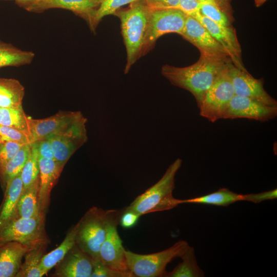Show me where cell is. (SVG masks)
<instances>
[{
	"mask_svg": "<svg viewBox=\"0 0 277 277\" xmlns=\"http://www.w3.org/2000/svg\"><path fill=\"white\" fill-rule=\"evenodd\" d=\"M230 62L229 58L200 54L196 62L187 67L164 65L162 74L172 85L190 92L198 107L207 91Z\"/></svg>",
	"mask_w": 277,
	"mask_h": 277,
	"instance_id": "1",
	"label": "cell"
},
{
	"mask_svg": "<svg viewBox=\"0 0 277 277\" xmlns=\"http://www.w3.org/2000/svg\"><path fill=\"white\" fill-rule=\"evenodd\" d=\"M130 6L118 9L114 15L120 18L121 29L127 52L125 73L142 54L148 29L150 8L145 0H140Z\"/></svg>",
	"mask_w": 277,
	"mask_h": 277,
	"instance_id": "2",
	"label": "cell"
},
{
	"mask_svg": "<svg viewBox=\"0 0 277 277\" xmlns=\"http://www.w3.org/2000/svg\"><path fill=\"white\" fill-rule=\"evenodd\" d=\"M182 164L181 159L175 160L155 184L137 196L126 208L142 216L150 213L172 209L182 204V200L177 199L173 196L175 176Z\"/></svg>",
	"mask_w": 277,
	"mask_h": 277,
	"instance_id": "3",
	"label": "cell"
},
{
	"mask_svg": "<svg viewBox=\"0 0 277 277\" xmlns=\"http://www.w3.org/2000/svg\"><path fill=\"white\" fill-rule=\"evenodd\" d=\"M189 245L179 241L169 248L150 254H139L126 251L128 269L132 277H165L167 265L181 258Z\"/></svg>",
	"mask_w": 277,
	"mask_h": 277,
	"instance_id": "4",
	"label": "cell"
},
{
	"mask_svg": "<svg viewBox=\"0 0 277 277\" xmlns=\"http://www.w3.org/2000/svg\"><path fill=\"white\" fill-rule=\"evenodd\" d=\"M107 211L94 206L76 224L75 245L90 258L100 261V250L107 226Z\"/></svg>",
	"mask_w": 277,
	"mask_h": 277,
	"instance_id": "5",
	"label": "cell"
},
{
	"mask_svg": "<svg viewBox=\"0 0 277 277\" xmlns=\"http://www.w3.org/2000/svg\"><path fill=\"white\" fill-rule=\"evenodd\" d=\"M231 62L219 74L198 107L200 116L212 123L223 118L229 102L235 95L229 70Z\"/></svg>",
	"mask_w": 277,
	"mask_h": 277,
	"instance_id": "6",
	"label": "cell"
},
{
	"mask_svg": "<svg viewBox=\"0 0 277 277\" xmlns=\"http://www.w3.org/2000/svg\"><path fill=\"white\" fill-rule=\"evenodd\" d=\"M45 212L31 218H17L0 229V243L15 241L30 248L44 243H50L46 232Z\"/></svg>",
	"mask_w": 277,
	"mask_h": 277,
	"instance_id": "7",
	"label": "cell"
},
{
	"mask_svg": "<svg viewBox=\"0 0 277 277\" xmlns=\"http://www.w3.org/2000/svg\"><path fill=\"white\" fill-rule=\"evenodd\" d=\"M87 118L83 116L45 137L49 140L54 160L62 170L73 154L87 142Z\"/></svg>",
	"mask_w": 277,
	"mask_h": 277,
	"instance_id": "8",
	"label": "cell"
},
{
	"mask_svg": "<svg viewBox=\"0 0 277 277\" xmlns=\"http://www.w3.org/2000/svg\"><path fill=\"white\" fill-rule=\"evenodd\" d=\"M107 211V231L100 250V261L112 269L131 274L127 265L126 250L117 231L122 211L110 209Z\"/></svg>",
	"mask_w": 277,
	"mask_h": 277,
	"instance_id": "9",
	"label": "cell"
},
{
	"mask_svg": "<svg viewBox=\"0 0 277 277\" xmlns=\"http://www.w3.org/2000/svg\"><path fill=\"white\" fill-rule=\"evenodd\" d=\"M142 54L161 36L168 33L181 35L187 15L178 8L151 9Z\"/></svg>",
	"mask_w": 277,
	"mask_h": 277,
	"instance_id": "10",
	"label": "cell"
},
{
	"mask_svg": "<svg viewBox=\"0 0 277 277\" xmlns=\"http://www.w3.org/2000/svg\"><path fill=\"white\" fill-rule=\"evenodd\" d=\"M229 70L235 95L277 107L276 101L264 89L262 79L255 78L247 70L237 68L232 62L229 64Z\"/></svg>",
	"mask_w": 277,
	"mask_h": 277,
	"instance_id": "11",
	"label": "cell"
},
{
	"mask_svg": "<svg viewBox=\"0 0 277 277\" xmlns=\"http://www.w3.org/2000/svg\"><path fill=\"white\" fill-rule=\"evenodd\" d=\"M181 35L195 46L201 54L230 58L226 50L207 29L192 16L187 15Z\"/></svg>",
	"mask_w": 277,
	"mask_h": 277,
	"instance_id": "12",
	"label": "cell"
},
{
	"mask_svg": "<svg viewBox=\"0 0 277 277\" xmlns=\"http://www.w3.org/2000/svg\"><path fill=\"white\" fill-rule=\"evenodd\" d=\"M276 115L277 107L235 95L229 102L223 119L246 118L264 122L274 119Z\"/></svg>",
	"mask_w": 277,
	"mask_h": 277,
	"instance_id": "13",
	"label": "cell"
},
{
	"mask_svg": "<svg viewBox=\"0 0 277 277\" xmlns=\"http://www.w3.org/2000/svg\"><path fill=\"white\" fill-rule=\"evenodd\" d=\"M192 16L205 27L226 50L234 66L242 70H247L242 62V50L234 28L218 24L202 15L199 12Z\"/></svg>",
	"mask_w": 277,
	"mask_h": 277,
	"instance_id": "14",
	"label": "cell"
},
{
	"mask_svg": "<svg viewBox=\"0 0 277 277\" xmlns=\"http://www.w3.org/2000/svg\"><path fill=\"white\" fill-rule=\"evenodd\" d=\"M80 111H60L55 114L42 119L28 117L31 144L43 139L83 117Z\"/></svg>",
	"mask_w": 277,
	"mask_h": 277,
	"instance_id": "15",
	"label": "cell"
},
{
	"mask_svg": "<svg viewBox=\"0 0 277 277\" xmlns=\"http://www.w3.org/2000/svg\"><path fill=\"white\" fill-rule=\"evenodd\" d=\"M102 0H35L23 7L27 11L40 12L52 8L70 10L89 23Z\"/></svg>",
	"mask_w": 277,
	"mask_h": 277,
	"instance_id": "16",
	"label": "cell"
},
{
	"mask_svg": "<svg viewBox=\"0 0 277 277\" xmlns=\"http://www.w3.org/2000/svg\"><path fill=\"white\" fill-rule=\"evenodd\" d=\"M54 277H90L92 259L75 244L55 266Z\"/></svg>",
	"mask_w": 277,
	"mask_h": 277,
	"instance_id": "17",
	"label": "cell"
},
{
	"mask_svg": "<svg viewBox=\"0 0 277 277\" xmlns=\"http://www.w3.org/2000/svg\"><path fill=\"white\" fill-rule=\"evenodd\" d=\"M39 186L38 200L41 212H47L50 202L51 192L62 169L55 160L38 156Z\"/></svg>",
	"mask_w": 277,
	"mask_h": 277,
	"instance_id": "18",
	"label": "cell"
},
{
	"mask_svg": "<svg viewBox=\"0 0 277 277\" xmlns=\"http://www.w3.org/2000/svg\"><path fill=\"white\" fill-rule=\"evenodd\" d=\"M29 249L15 241L0 243V277H16L22 259Z\"/></svg>",
	"mask_w": 277,
	"mask_h": 277,
	"instance_id": "19",
	"label": "cell"
},
{
	"mask_svg": "<svg viewBox=\"0 0 277 277\" xmlns=\"http://www.w3.org/2000/svg\"><path fill=\"white\" fill-rule=\"evenodd\" d=\"M23 190L20 174L6 185L4 197L0 206V229L16 219L17 206Z\"/></svg>",
	"mask_w": 277,
	"mask_h": 277,
	"instance_id": "20",
	"label": "cell"
},
{
	"mask_svg": "<svg viewBox=\"0 0 277 277\" xmlns=\"http://www.w3.org/2000/svg\"><path fill=\"white\" fill-rule=\"evenodd\" d=\"M25 89L14 78H0V107H22Z\"/></svg>",
	"mask_w": 277,
	"mask_h": 277,
	"instance_id": "21",
	"label": "cell"
},
{
	"mask_svg": "<svg viewBox=\"0 0 277 277\" xmlns=\"http://www.w3.org/2000/svg\"><path fill=\"white\" fill-rule=\"evenodd\" d=\"M76 231V224L68 230L64 240L57 247L43 255L40 268L44 275L54 267L75 244Z\"/></svg>",
	"mask_w": 277,
	"mask_h": 277,
	"instance_id": "22",
	"label": "cell"
},
{
	"mask_svg": "<svg viewBox=\"0 0 277 277\" xmlns=\"http://www.w3.org/2000/svg\"><path fill=\"white\" fill-rule=\"evenodd\" d=\"M38 186L39 179L28 188L23 189L17 206L16 219L33 217L43 212L39 208Z\"/></svg>",
	"mask_w": 277,
	"mask_h": 277,
	"instance_id": "23",
	"label": "cell"
},
{
	"mask_svg": "<svg viewBox=\"0 0 277 277\" xmlns=\"http://www.w3.org/2000/svg\"><path fill=\"white\" fill-rule=\"evenodd\" d=\"M48 243H44L30 248L25 253V261L16 277H42L44 274L40 268L42 257Z\"/></svg>",
	"mask_w": 277,
	"mask_h": 277,
	"instance_id": "24",
	"label": "cell"
},
{
	"mask_svg": "<svg viewBox=\"0 0 277 277\" xmlns=\"http://www.w3.org/2000/svg\"><path fill=\"white\" fill-rule=\"evenodd\" d=\"M34 56L32 51L21 50L0 39V68L29 64Z\"/></svg>",
	"mask_w": 277,
	"mask_h": 277,
	"instance_id": "25",
	"label": "cell"
},
{
	"mask_svg": "<svg viewBox=\"0 0 277 277\" xmlns=\"http://www.w3.org/2000/svg\"><path fill=\"white\" fill-rule=\"evenodd\" d=\"M31 151V144L23 145L14 156L0 168V180L4 188L19 174Z\"/></svg>",
	"mask_w": 277,
	"mask_h": 277,
	"instance_id": "26",
	"label": "cell"
},
{
	"mask_svg": "<svg viewBox=\"0 0 277 277\" xmlns=\"http://www.w3.org/2000/svg\"><path fill=\"white\" fill-rule=\"evenodd\" d=\"M242 201H243V194L233 192L228 188H222L206 195L182 200V204H204L218 206H227L236 202Z\"/></svg>",
	"mask_w": 277,
	"mask_h": 277,
	"instance_id": "27",
	"label": "cell"
},
{
	"mask_svg": "<svg viewBox=\"0 0 277 277\" xmlns=\"http://www.w3.org/2000/svg\"><path fill=\"white\" fill-rule=\"evenodd\" d=\"M182 261L172 271L166 272L165 277H201L204 272L198 266L193 247L189 246L181 256Z\"/></svg>",
	"mask_w": 277,
	"mask_h": 277,
	"instance_id": "28",
	"label": "cell"
},
{
	"mask_svg": "<svg viewBox=\"0 0 277 277\" xmlns=\"http://www.w3.org/2000/svg\"><path fill=\"white\" fill-rule=\"evenodd\" d=\"M0 125L13 128L27 135L30 140L28 117L26 115L23 106L0 107Z\"/></svg>",
	"mask_w": 277,
	"mask_h": 277,
	"instance_id": "29",
	"label": "cell"
},
{
	"mask_svg": "<svg viewBox=\"0 0 277 277\" xmlns=\"http://www.w3.org/2000/svg\"><path fill=\"white\" fill-rule=\"evenodd\" d=\"M140 0H102L88 23L94 31L99 22L105 16L114 14L121 7Z\"/></svg>",
	"mask_w": 277,
	"mask_h": 277,
	"instance_id": "30",
	"label": "cell"
},
{
	"mask_svg": "<svg viewBox=\"0 0 277 277\" xmlns=\"http://www.w3.org/2000/svg\"><path fill=\"white\" fill-rule=\"evenodd\" d=\"M31 145L30 154L20 173L24 190L28 188L39 179L38 155L34 147Z\"/></svg>",
	"mask_w": 277,
	"mask_h": 277,
	"instance_id": "31",
	"label": "cell"
},
{
	"mask_svg": "<svg viewBox=\"0 0 277 277\" xmlns=\"http://www.w3.org/2000/svg\"><path fill=\"white\" fill-rule=\"evenodd\" d=\"M199 12L218 24L231 26L229 17L216 2L201 3Z\"/></svg>",
	"mask_w": 277,
	"mask_h": 277,
	"instance_id": "32",
	"label": "cell"
},
{
	"mask_svg": "<svg viewBox=\"0 0 277 277\" xmlns=\"http://www.w3.org/2000/svg\"><path fill=\"white\" fill-rule=\"evenodd\" d=\"M92 266L90 277H132L131 274L112 269L99 260H92Z\"/></svg>",
	"mask_w": 277,
	"mask_h": 277,
	"instance_id": "33",
	"label": "cell"
},
{
	"mask_svg": "<svg viewBox=\"0 0 277 277\" xmlns=\"http://www.w3.org/2000/svg\"><path fill=\"white\" fill-rule=\"evenodd\" d=\"M0 141L13 142L21 144H31L30 138L10 127L0 125Z\"/></svg>",
	"mask_w": 277,
	"mask_h": 277,
	"instance_id": "34",
	"label": "cell"
},
{
	"mask_svg": "<svg viewBox=\"0 0 277 277\" xmlns=\"http://www.w3.org/2000/svg\"><path fill=\"white\" fill-rule=\"evenodd\" d=\"M23 145L13 142L0 141V168L14 156Z\"/></svg>",
	"mask_w": 277,
	"mask_h": 277,
	"instance_id": "35",
	"label": "cell"
},
{
	"mask_svg": "<svg viewBox=\"0 0 277 277\" xmlns=\"http://www.w3.org/2000/svg\"><path fill=\"white\" fill-rule=\"evenodd\" d=\"M141 216L136 212L126 208L121 211L119 224L125 229L134 227Z\"/></svg>",
	"mask_w": 277,
	"mask_h": 277,
	"instance_id": "36",
	"label": "cell"
},
{
	"mask_svg": "<svg viewBox=\"0 0 277 277\" xmlns=\"http://www.w3.org/2000/svg\"><path fill=\"white\" fill-rule=\"evenodd\" d=\"M37 152L39 157H43L54 160L53 152L49 140L45 138L31 144Z\"/></svg>",
	"mask_w": 277,
	"mask_h": 277,
	"instance_id": "37",
	"label": "cell"
},
{
	"mask_svg": "<svg viewBox=\"0 0 277 277\" xmlns=\"http://www.w3.org/2000/svg\"><path fill=\"white\" fill-rule=\"evenodd\" d=\"M276 197V189L260 193L243 194V201L254 203H259L266 200H273Z\"/></svg>",
	"mask_w": 277,
	"mask_h": 277,
	"instance_id": "38",
	"label": "cell"
},
{
	"mask_svg": "<svg viewBox=\"0 0 277 277\" xmlns=\"http://www.w3.org/2000/svg\"><path fill=\"white\" fill-rule=\"evenodd\" d=\"M201 4L197 0H180L177 8L186 14L192 16L199 12Z\"/></svg>",
	"mask_w": 277,
	"mask_h": 277,
	"instance_id": "39",
	"label": "cell"
},
{
	"mask_svg": "<svg viewBox=\"0 0 277 277\" xmlns=\"http://www.w3.org/2000/svg\"><path fill=\"white\" fill-rule=\"evenodd\" d=\"M151 9L177 8L180 0H145Z\"/></svg>",
	"mask_w": 277,
	"mask_h": 277,
	"instance_id": "40",
	"label": "cell"
},
{
	"mask_svg": "<svg viewBox=\"0 0 277 277\" xmlns=\"http://www.w3.org/2000/svg\"><path fill=\"white\" fill-rule=\"evenodd\" d=\"M18 5L22 7L26 4L30 3L35 0H14Z\"/></svg>",
	"mask_w": 277,
	"mask_h": 277,
	"instance_id": "41",
	"label": "cell"
},
{
	"mask_svg": "<svg viewBox=\"0 0 277 277\" xmlns=\"http://www.w3.org/2000/svg\"><path fill=\"white\" fill-rule=\"evenodd\" d=\"M256 7H260L267 0H254Z\"/></svg>",
	"mask_w": 277,
	"mask_h": 277,
	"instance_id": "42",
	"label": "cell"
},
{
	"mask_svg": "<svg viewBox=\"0 0 277 277\" xmlns=\"http://www.w3.org/2000/svg\"><path fill=\"white\" fill-rule=\"evenodd\" d=\"M201 3H210V2H216L218 0H197Z\"/></svg>",
	"mask_w": 277,
	"mask_h": 277,
	"instance_id": "43",
	"label": "cell"
}]
</instances>
